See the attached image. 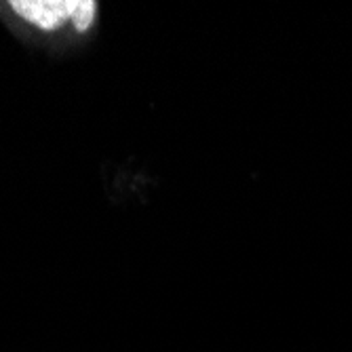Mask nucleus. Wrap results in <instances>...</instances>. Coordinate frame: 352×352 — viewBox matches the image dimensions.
Segmentation results:
<instances>
[{"instance_id":"obj_1","label":"nucleus","mask_w":352,"mask_h":352,"mask_svg":"<svg viewBox=\"0 0 352 352\" xmlns=\"http://www.w3.org/2000/svg\"><path fill=\"white\" fill-rule=\"evenodd\" d=\"M78 0H17L11 3V9L45 32L59 30L66 21L74 19Z\"/></svg>"},{"instance_id":"obj_2","label":"nucleus","mask_w":352,"mask_h":352,"mask_svg":"<svg viewBox=\"0 0 352 352\" xmlns=\"http://www.w3.org/2000/svg\"><path fill=\"white\" fill-rule=\"evenodd\" d=\"M95 13H98V5H95L93 0H85V3H82V0H78V7H76L74 19H72L74 28L78 32H87L91 28L93 19H95Z\"/></svg>"}]
</instances>
